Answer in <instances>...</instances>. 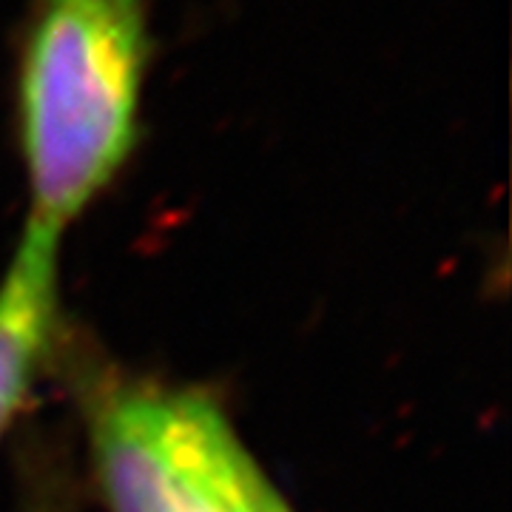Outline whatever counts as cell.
Instances as JSON below:
<instances>
[{
  "label": "cell",
  "mask_w": 512,
  "mask_h": 512,
  "mask_svg": "<svg viewBox=\"0 0 512 512\" xmlns=\"http://www.w3.org/2000/svg\"><path fill=\"white\" fill-rule=\"evenodd\" d=\"M151 57V0H32L15 77L26 225L66 237L120 180Z\"/></svg>",
  "instance_id": "obj_1"
},
{
  "label": "cell",
  "mask_w": 512,
  "mask_h": 512,
  "mask_svg": "<svg viewBox=\"0 0 512 512\" xmlns=\"http://www.w3.org/2000/svg\"><path fill=\"white\" fill-rule=\"evenodd\" d=\"M57 359L69 365L89 476L106 512H296L211 387L106 362L69 333Z\"/></svg>",
  "instance_id": "obj_2"
},
{
  "label": "cell",
  "mask_w": 512,
  "mask_h": 512,
  "mask_svg": "<svg viewBox=\"0 0 512 512\" xmlns=\"http://www.w3.org/2000/svg\"><path fill=\"white\" fill-rule=\"evenodd\" d=\"M60 242L23 222L0 276V444L23 419L37 382L66 336L60 308Z\"/></svg>",
  "instance_id": "obj_3"
},
{
  "label": "cell",
  "mask_w": 512,
  "mask_h": 512,
  "mask_svg": "<svg viewBox=\"0 0 512 512\" xmlns=\"http://www.w3.org/2000/svg\"><path fill=\"white\" fill-rule=\"evenodd\" d=\"M23 512H80V484L66 447L46 433H29L18 450Z\"/></svg>",
  "instance_id": "obj_4"
}]
</instances>
